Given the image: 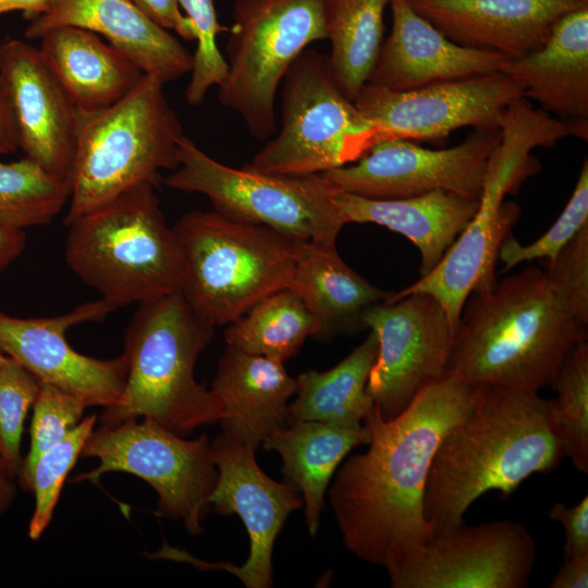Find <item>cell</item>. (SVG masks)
<instances>
[{
	"label": "cell",
	"mask_w": 588,
	"mask_h": 588,
	"mask_svg": "<svg viewBox=\"0 0 588 588\" xmlns=\"http://www.w3.org/2000/svg\"><path fill=\"white\" fill-rule=\"evenodd\" d=\"M588 224V161L585 159L574 191L553 225L535 242L523 245L510 234L502 242L498 258L504 270L535 259L552 260L575 234Z\"/></svg>",
	"instance_id": "74e56055"
},
{
	"label": "cell",
	"mask_w": 588,
	"mask_h": 588,
	"mask_svg": "<svg viewBox=\"0 0 588 588\" xmlns=\"http://www.w3.org/2000/svg\"><path fill=\"white\" fill-rule=\"evenodd\" d=\"M587 341L544 270L526 269L470 293L456 328L446 375L476 389L538 391Z\"/></svg>",
	"instance_id": "3957f363"
},
{
	"label": "cell",
	"mask_w": 588,
	"mask_h": 588,
	"mask_svg": "<svg viewBox=\"0 0 588 588\" xmlns=\"http://www.w3.org/2000/svg\"><path fill=\"white\" fill-rule=\"evenodd\" d=\"M182 261L181 292L193 311L217 327L289 287L295 241L216 210L189 211L172 226Z\"/></svg>",
	"instance_id": "ba28073f"
},
{
	"label": "cell",
	"mask_w": 588,
	"mask_h": 588,
	"mask_svg": "<svg viewBox=\"0 0 588 588\" xmlns=\"http://www.w3.org/2000/svg\"><path fill=\"white\" fill-rule=\"evenodd\" d=\"M179 4L192 23L197 40L185 98L187 103L198 106L208 90L219 86L228 74V63L218 48L217 37L229 28L219 23L212 0H179Z\"/></svg>",
	"instance_id": "8d00e7d4"
},
{
	"label": "cell",
	"mask_w": 588,
	"mask_h": 588,
	"mask_svg": "<svg viewBox=\"0 0 588 588\" xmlns=\"http://www.w3.org/2000/svg\"><path fill=\"white\" fill-rule=\"evenodd\" d=\"M500 140V128H475L465 140L445 149L383 139L353 164L321 174L338 191L372 199L407 198L436 189L479 199Z\"/></svg>",
	"instance_id": "5bb4252c"
},
{
	"label": "cell",
	"mask_w": 588,
	"mask_h": 588,
	"mask_svg": "<svg viewBox=\"0 0 588 588\" xmlns=\"http://www.w3.org/2000/svg\"><path fill=\"white\" fill-rule=\"evenodd\" d=\"M81 456L99 464L75 481L95 482L112 471L132 474L156 491L158 516L182 519L191 535L204 531L201 523L219 476L207 434L186 440L152 419H128L93 430Z\"/></svg>",
	"instance_id": "7c38bea8"
},
{
	"label": "cell",
	"mask_w": 588,
	"mask_h": 588,
	"mask_svg": "<svg viewBox=\"0 0 588 588\" xmlns=\"http://www.w3.org/2000/svg\"><path fill=\"white\" fill-rule=\"evenodd\" d=\"M500 131L501 140L489 160L474 218L431 271L387 299L429 294L443 307L455 331L470 293L490 290L498 282L494 267L499 249L519 213L518 205L505 201V195L534 172L531 151L552 147L562 137L559 122L525 99L509 106Z\"/></svg>",
	"instance_id": "5b68a950"
},
{
	"label": "cell",
	"mask_w": 588,
	"mask_h": 588,
	"mask_svg": "<svg viewBox=\"0 0 588 588\" xmlns=\"http://www.w3.org/2000/svg\"><path fill=\"white\" fill-rule=\"evenodd\" d=\"M166 184L209 198L229 218L268 226L292 241H336L346 224L334 204L336 188L321 173L286 175L233 168L183 136L179 166Z\"/></svg>",
	"instance_id": "30bf717a"
},
{
	"label": "cell",
	"mask_w": 588,
	"mask_h": 588,
	"mask_svg": "<svg viewBox=\"0 0 588 588\" xmlns=\"http://www.w3.org/2000/svg\"><path fill=\"white\" fill-rule=\"evenodd\" d=\"M452 41L516 59L539 49L555 22L588 0H407Z\"/></svg>",
	"instance_id": "ffe728a7"
},
{
	"label": "cell",
	"mask_w": 588,
	"mask_h": 588,
	"mask_svg": "<svg viewBox=\"0 0 588 588\" xmlns=\"http://www.w3.org/2000/svg\"><path fill=\"white\" fill-rule=\"evenodd\" d=\"M39 390L38 380L7 357L0 368V457L1 470L14 479L19 478L24 461L21 454L24 421Z\"/></svg>",
	"instance_id": "e575fe53"
},
{
	"label": "cell",
	"mask_w": 588,
	"mask_h": 588,
	"mask_svg": "<svg viewBox=\"0 0 588 588\" xmlns=\"http://www.w3.org/2000/svg\"><path fill=\"white\" fill-rule=\"evenodd\" d=\"M282 82L281 130L247 163L253 169L318 174L357 161L384 139L381 128L339 89L327 54L306 48Z\"/></svg>",
	"instance_id": "9c48e42d"
},
{
	"label": "cell",
	"mask_w": 588,
	"mask_h": 588,
	"mask_svg": "<svg viewBox=\"0 0 588 588\" xmlns=\"http://www.w3.org/2000/svg\"><path fill=\"white\" fill-rule=\"evenodd\" d=\"M119 308L100 298L50 318H19L0 311V351L30 372L40 384L56 387L88 407L118 406L124 399L128 365L125 356L99 359L76 352L66 331L102 320Z\"/></svg>",
	"instance_id": "e0dca14e"
},
{
	"label": "cell",
	"mask_w": 588,
	"mask_h": 588,
	"mask_svg": "<svg viewBox=\"0 0 588 588\" xmlns=\"http://www.w3.org/2000/svg\"><path fill=\"white\" fill-rule=\"evenodd\" d=\"M392 26L367 84L404 91L500 71L507 58L461 46L418 14L407 0H390Z\"/></svg>",
	"instance_id": "7402d4cb"
},
{
	"label": "cell",
	"mask_w": 588,
	"mask_h": 588,
	"mask_svg": "<svg viewBox=\"0 0 588 588\" xmlns=\"http://www.w3.org/2000/svg\"><path fill=\"white\" fill-rule=\"evenodd\" d=\"M183 136L163 84L146 74L110 107L79 113L64 224L137 185H156L160 170L177 168Z\"/></svg>",
	"instance_id": "52a82bcc"
},
{
	"label": "cell",
	"mask_w": 588,
	"mask_h": 588,
	"mask_svg": "<svg viewBox=\"0 0 588 588\" xmlns=\"http://www.w3.org/2000/svg\"><path fill=\"white\" fill-rule=\"evenodd\" d=\"M390 0H327V56L339 89L354 101L377 63L383 42L384 11Z\"/></svg>",
	"instance_id": "f546056e"
},
{
	"label": "cell",
	"mask_w": 588,
	"mask_h": 588,
	"mask_svg": "<svg viewBox=\"0 0 588 588\" xmlns=\"http://www.w3.org/2000/svg\"><path fill=\"white\" fill-rule=\"evenodd\" d=\"M197 316L181 291L138 304L124 333L128 365L124 399L105 408L103 426L149 418L179 436L221 420L218 396L194 377L199 354L215 333Z\"/></svg>",
	"instance_id": "277c9868"
},
{
	"label": "cell",
	"mask_w": 588,
	"mask_h": 588,
	"mask_svg": "<svg viewBox=\"0 0 588 588\" xmlns=\"http://www.w3.org/2000/svg\"><path fill=\"white\" fill-rule=\"evenodd\" d=\"M378 353L370 330L366 340L327 371L309 370L296 379V399L289 404V425L321 421L342 425L364 422L373 407L366 387Z\"/></svg>",
	"instance_id": "f1b7e54d"
},
{
	"label": "cell",
	"mask_w": 588,
	"mask_h": 588,
	"mask_svg": "<svg viewBox=\"0 0 588 588\" xmlns=\"http://www.w3.org/2000/svg\"><path fill=\"white\" fill-rule=\"evenodd\" d=\"M544 270L573 317L588 326V224L561 248Z\"/></svg>",
	"instance_id": "f35d334b"
},
{
	"label": "cell",
	"mask_w": 588,
	"mask_h": 588,
	"mask_svg": "<svg viewBox=\"0 0 588 588\" xmlns=\"http://www.w3.org/2000/svg\"><path fill=\"white\" fill-rule=\"evenodd\" d=\"M370 439L364 422L296 421L274 431L262 443L265 450L280 454L284 481L303 494L310 536L318 531L324 494L338 466L354 448L368 444Z\"/></svg>",
	"instance_id": "83f0119b"
},
{
	"label": "cell",
	"mask_w": 588,
	"mask_h": 588,
	"mask_svg": "<svg viewBox=\"0 0 588 588\" xmlns=\"http://www.w3.org/2000/svg\"><path fill=\"white\" fill-rule=\"evenodd\" d=\"M25 242L23 230L0 225V271L21 255Z\"/></svg>",
	"instance_id": "ee69618b"
},
{
	"label": "cell",
	"mask_w": 588,
	"mask_h": 588,
	"mask_svg": "<svg viewBox=\"0 0 588 588\" xmlns=\"http://www.w3.org/2000/svg\"><path fill=\"white\" fill-rule=\"evenodd\" d=\"M550 519L564 530L563 559L588 552V495L573 506L558 502L549 511Z\"/></svg>",
	"instance_id": "ab89813d"
},
{
	"label": "cell",
	"mask_w": 588,
	"mask_h": 588,
	"mask_svg": "<svg viewBox=\"0 0 588 588\" xmlns=\"http://www.w3.org/2000/svg\"><path fill=\"white\" fill-rule=\"evenodd\" d=\"M536 543L520 523L494 520L433 536L389 574L393 588H525Z\"/></svg>",
	"instance_id": "ac0fdd59"
},
{
	"label": "cell",
	"mask_w": 588,
	"mask_h": 588,
	"mask_svg": "<svg viewBox=\"0 0 588 588\" xmlns=\"http://www.w3.org/2000/svg\"><path fill=\"white\" fill-rule=\"evenodd\" d=\"M333 200L346 224L375 223L408 238L420 253V277L439 264L479 207V199L441 189L400 199L336 191Z\"/></svg>",
	"instance_id": "d4e9b609"
},
{
	"label": "cell",
	"mask_w": 588,
	"mask_h": 588,
	"mask_svg": "<svg viewBox=\"0 0 588 588\" xmlns=\"http://www.w3.org/2000/svg\"><path fill=\"white\" fill-rule=\"evenodd\" d=\"M477 396L478 389L445 373L392 419L373 405L364 419L371 434L367 451L343 462L328 492L350 552L389 575L433 537L424 512L431 461Z\"/></svg>",
	"instance_id": "6da1fadb"
},
{
	"label": "cell",
	"mask_w": 588,
	"mask_h": 588,
	"mask_svg": "<svg viewBox=\"0 0 588 588\" xmlns=\"http://www.w3.org/2000/svg\"><path fill=\"white\" fill-rule=\"evenodd\" d=\"M38 48L77 111L98 112L126 96L144 73L123 53L84 28L56 27Z\"/></svg>",
	"instance_id": "4316f807"
},
{
	"label": "cell",
	"mask_w": 588,
	"mask_h": 588,
	"mask_svg": "<svg viewBox=\"0 0 588 588\" xmlns=\"http://www.w3.org/2000/svg\"><path fill=\"white\" fill-rule=\"evenodd\" d=\"M86 408L88 406L76 396L56 387L40 384L33 405L29 450L17 478L24 490L30 491L32 475L38 458L78 425Z\"/></svg>",
	"instance_id": "d590c367"
},
{
	"label": "cell",
	"mask_w": 588,
	"mask_h": 588,
	"mask_svg": "<svg viewBox=\"0 0 588 588\" xmlns=\"http://www.w3.org/2000/svg\"><path fill=\"white\" fill-rule=\"evenodd\" d=\"M61 26L102 36L144 74L163 85L193 70L194 53L131 0H48L45 11L29 21L25 37L39 39Z\"/></svg>",
	"instance_id": "44dd1931"
},
{
	"label": "cell",
	"mask_w": 588,
	"mask_h": 588,
	"mask_svg": "<svg viewBox=\"0 0 588 588\" xmlns=\"http://www.w3.org/2000/svg\"><path fill=\"white\" fill-rule=\"evenodd\" d=\"M0 76L24 157L70 181L79 112L39 49L16 38L1 42Z\"/></svg>",
	"instance_id": "d6986e66"
},
{
	"label": "cell",
	"mask_w": 588,
	"mask_h": 588,
	"mask_svg": "<svg viewBox=\"0 0 588 588\" xmlns=\"http://www.w3.org/2000/svg\"><path fill=\"white\" fill-rule=\"evenodd\" d=\"M19 149L16 124L7 91L0 76V156L9 155Z\"/></svg>",
	"instance_id": "7bdbcfd3"
},
{
	"label": "cell",
	"mask_w": 588,
	"mask_h": 588,
	"mask_svg": "<svg viewBox=\"0 0 588 588\" xmlns=\"http://www.w3.org/2000/svg\"><path fill=\"white\" fill-rule=\"evenodd\" d=\"M327 0H235L225 46L228 74L218 100L235 111L250 136L275 132L278 88L311 42L327 39Z\"/></svg>",
	"instance_id": "8fae6325"
},
{
	"label": "cell",
	"mask_w": 588,
	"mask_h": 588,
	"mask_svg": "<svg viewBox=\"0 0 588 588\" xmlns=\"http://www.w3.org/2000/svg\"><path fill=\"white\" fill-rule=\"evenodd\" d=\"M48 0H0V15L21 11L27 21H32L47 7Z\"/></svg>",
	"instance_id": "f6af8a7d"
},
{
	"label": "cell",
	"mask_w": 588,
	"mask_h": 588,
	"mask_svg": "<svg viewBox=\"0 0 588 588\" xmlns=\"http://www.w3.org/2000/svg\"><path fill=\"white\" fill-rule=\"evenodd\" d=\"M536 100L543 111L563 122L568 134L588 137V4L553 25L537 50L504 62L500 69Z\"/></svg>",
	"instance_id": "603a6c76"
},
{
	"label": "cell",
	"mask_w": 588,
	"mask_h": 588,
	"mask_svg": "<svg viewBox=\"0 0 588 588\" xmlns=\"http://www.w3.org/2000/svg\"><path fill=\"white\" fill-rule=\"evenodd\" d=\"M363 319L378 339L366 390L380 416L392 419L445 375L455 330L443 307L426 293L375 304Z\"/></svg>",
	"instance_id": "4fadbf2b"
},
{
	"label": "cell",
	"mask_w": 588,
	"mask_h": 588,
	"mask_svg": "<svg viewBox=\"0 0 588 588\" xmlns=\"http://www.w3.org/2000/svg\"><path fill=\"white\" fill-rule=\"evenodd\" d=\"M550 400L564 456L588 474V343H579L560 366Z\"/></svg>",
	"instance_id": "d6a6232c"
},
{
	"label": "cell",
	"mask_w": 588,
	"mask_h": 588,
	"mask_svg": "<svg viewBox=\"0 0 588 588\" xmlns=\"http://www.w3.org/2000/svg\"><path fill=\"white\" fill-rule=\"evenodd\" d=\"M15 479L0 469V515H3L11 506L15 494Z\"/></svg>",
	"instance_id": "bcb514c9"
},
{
	"label": "cell",
	"mask_w": 588,
	"mask_h": 588,
	"mask_svg": "<svg viewBox=\"0 0 588 588\" xmlns=\"http://www.w3.org/2000/svg\"><path fill=\"white\" fill-rule=\"evenodd\" d=\"M211 391L221 402L225 434L257 450L277 430L289 425V399L296 379L284 363L226 346Z\"/></svg>",
	"instance_id": "cb8c5ba5"
},
{
	"label": "cell",
	"mask_w": 588,
	"mask_h": 588,
	"mask_svg": "<svg viewBox=\"0 0 588 588\" xmlns=\"http://www.w3.org/2000/svg\"><path fill=\"white\" fill-rule=\"evenodd\" d=\"M563 457L550 400L538 391L478 389L473 408L443 437L431 461L424 512L433 536L464 524L483 493L509 497Z\"/></svg>",
	"instance_id": "7a4b0ae2"
},
{
	"label": "cell",
	"mask_w": 588,
	"mask_h": 588,
	"mask_svg": "<svg viewBox=\"0 0 588 588\" xmlns=\"http://www.w3.org/2000/svg\"><path fill=\"white\" fill-rule=\"evenodd\" d=\"M96 420L95 414L85 417L61 442L38 458L30 482V491L35 495V509L28 525L32 540H38L48 527L65 478L81 456Z\"/></svg>",
	"instance_id": "836d02e7"
},
{
	"label": "cell",
	"mask_w": 588,
	"mask_h": 588,
	"mask_svg": "<svg viewBox=\"0 0 588 588\" xmlns=\"http://www.w3.org/2000/svg\"><path fill=\"white\" fill-rule=\"evenodd\" d=\"M7 355H4L1 351H0V368L1 366L5 363L7 360Z\"/></svg>",
	"instance_id": "7dc6e473"
},
{
	"label": "cell",
	"mask_w": 588,
	"mask_h": 588,
	"mask_svg": "<svg viewBox=\"0 0 588 588\" xmlns=\"http://www.w3.org/2000/svg\"><path fill=\"white\" fill-rule=\"evenodd\" d=\"M289 289L319 321L320 340L365 329V311L392 293L370 284L346 265L334 241H295Z\"/></svg>",
	"instance_id": "484cf974"
},
{
	"label": "cell",
	"mask_w": 588,
	"mask_h": 588,
	"mask_svg": "<svg viewBox=\"0 0 588 588\" xmlns=\"http://www.w3.org/2000/svg\"><path fill=\"white\" fill-rule=\"evenodd\" d=\"M1 467H2V462H1V457H0V469H1Z\"/></svg>",
	"instance_id": "c3c4849f"
},
{
	"label": "cell",
	"mask_w": 588,
	"mask_h": 588,
	"mask_svg": "<svg viewBox=\"0 0 588 588\" xmlns=\"http://www.w3.org/2000/svg\"><path fill=\"white\" fill-rule=\"evenodd\" d=\"M146 16L159 26L174 30L186 40L196 35L189 20L182 13L179 0H131Z\"/></svg>",
	"instance_id": "60d3db41"
},
{
	"label": "cell",
	"mask_w": 588,
	"mask_h": 588,
	"mask_svg": "<svg viewBox=\"0 0 588 588\" xmlns=\"http://www.w3.org/2000/svg\"><path fill=\"white\" fill-rule=\"evenodd\" d=\"M320 323L291 289L275 291L228 324L226 345L248 354L285 363L308 336L317 338Z\"/></svg>",
	"instance_id": "4dcf8cb0"
},
{
	"label": "cell",
	"mask_w": 588,
	"mask_h": 588,
	"mask_svg": "<svg viewBox=\"0 0 588 588\" xmlns=\"http://www.w3.org/2000/svg\"><path fill=\"white\" fill-rule=\"evenodd\" d=\"M211 446L219 476L209 503L219 515L240 516L249 537L248 559L242 566L209 563L175 548L169 558L204 569L226 571L247 588H269L273 546L290 513L302 509L299 492L284 480L268 477L256 462V451L233 437L222 432Z\"/></svg>",
	"instance_id": "2e32d148"
},
{
	"label": "cell",
	"mask_w": 588,
	"mask_h": 588,
	"mask_svg": "<svg viewBox=\"0 0 588 588\" xmlns=\"http://www.w3.org/2000/svg\"><path fill=\"white\" fill-rule=\"evenodd\" d=\"M523 87L501 71L404 91L366 84L354 100L384 139L440 142L458 128H500Z\"/></svg>",
	"instance_id": "9a60e30c"
},
{
	"label": "cell",
	"mask_w": 588,
	"mask_h": 588,
	"mask_svg": "<svg viewBox=\"0 0 588 588\" xmlns=\"http://www.w3.org/2000/svg\"><path fill=\"white\" fill-rule=\"evenodd\" d=\"M65 261L120 307L181 291L182 261L155 185H137L68 225Z\"/></svg>",
	"instance_id": "8992f818"
},
{
	"label": "cell",
	"mask_w": 588,
	"mask_h": 588,
	"mask_svg": "<svg viewBox=\"0 0 588 588\" xmlns=\"http://www.w3.org/2000/svg\"><path fill=\"white\" fill-rule=\"evenodd\" d=\"M551 588H587L588 552L564 559L563 565L550 584Z\"/></svg>",
	"instance_id": "b9f144b4"
},
{
	"label": "cell",
	"mask_w": 588,
	"mask_h": 588,
	"mask_svg": "<svg viewBox=\"0 0 588 588\" xmlns=\"http://www.w3.org/2000/svg\"><path fill=\"white\" fill-rule=\"evenodd\" d=\"M70 181L27 158L0 160V225L24 230L52 221L69 203Z\"/></svg>",
	"instance_id": "1f68e13d"
}]
</instances>
